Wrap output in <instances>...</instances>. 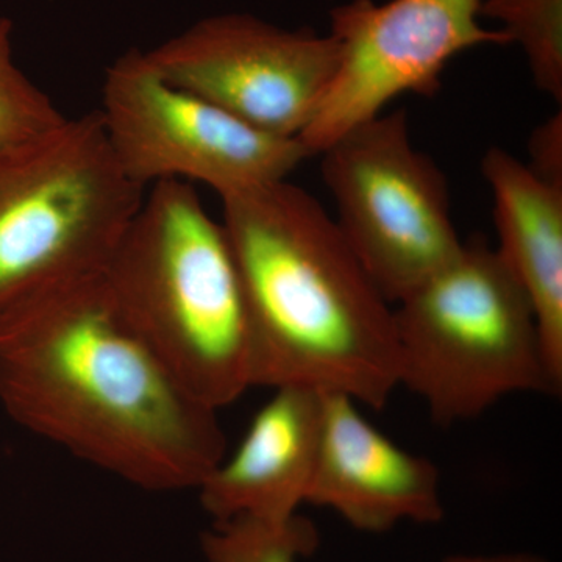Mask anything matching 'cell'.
Listing matches in <instances>:
<instances>
[{
  "instance_id": "obj_1",
  "label": "cell",
  "mask_w": 562,
  "mask_h": 562,
  "mask_svg": "<svg viewBox=\"0 0 562 562\" xmlns=\"http://www.w3.org/2000/svg\"><path fill=\"white\" fill-rule=\"evenodd\" d=\"M0 406L144 491H198L227 454L220 412L144 342L103 273L0 314Z\"/></svg>"
},
{
  "instance_id": "obj_2",
  "label": "cell",
  "mask_w": 562,
  "mask_h": 562,
  "mask_svg": "<svg viewBox=\"0 0 562 562\" xmlns=\"http://www.w3.org/2000/svg\"><path fill=\"white\" fill-rule=\"evenodd\" d=\"M254 330V386L383 409L398 384L394 305L314 195L288 180L221 195Z\"/></svg>"
},
{
  "instance_id": "obj_3",
  "label": "cell",
  "mask_w": 562,
  "mask_h": 562,
  "mask_svg": "<svg viewBox=\"0 0 562 562\" xmlns=\"http://www.w3.org/2000/svg\"><path fill=\"white\" fill-rule=\"evenodd\" d=\"M103 277L128 324L199 401L220 412L255 387L238 262L191 183L146 191Z\"/></svg>"
},
{
  "instance_id": "obj_4",
  "label": "cell",
  "mask_w": 562,
  "mask_h": 562,
  "mask_svg": "<svg viewBox=\"0 0 562 562\" xmlns=\"http://www.w3.org/2000/svg\"><path fill=\"white\" fill-rule=\"evenodd\" d=\"M394 322L398 384L442 427L475 419L508 395L561 391L527 294L480 236L395 303Z\"/></svg>"
},
{
  "instance_id": "obj_5",
  "label": "cell",
  "mask_w": 562,
  "mask_h": 562,
  "mask_svg": "<svg viewBox=\"0 0 562 562\" xmlns=\"http://www.w3.org/2000/svg\"><path fill=\"white\" fill-rule=\"evenodd\" d=\"M144 195L98 110L0 146V314L105 272Z\"/></svg>"
},
{
  "instance_id": "obj_6",
  "label": "cell",
  "mask_w": 562,
  "mask_h": 562,
  "mask_svg": "<svg viewBox=\"0 0 562 562\" xmlns=\"http://www.w3.org/2000/svg\"><path fill=\"white\" fill-rule=\"evenodd\" d=\"M319 155L336 224L391 305L460 254L446 176L414 146L405 110L355 125Z\"/></svg>"
},
{
  "instance_id": "obj_7",
  "label": "cell",
  "mask_w": 562,
  "mask_h": 562,
  "mask_svg": "<svg viewBox=\"0 0 562 562\" xmlns=\"http://www.w3.org/2000/svg\"><path fill=\"white\" fill-rule=\"evenodd\" d=\"M103 133L121 171L143 190L201 181L224 195L286 180L312 155L299 138L257 131L161 77L131 50L106 69Z\"/></svg>"
},
{
  "instance_id": "obj_8",
  "label": "cell",
  "mask_w": 562,
  "mask_h": 562,
  "mask_svg": "<svg viewBox=\"0 0 562 562\" xmlns=\"http://www.w3.org/2000/svg\"><path fill=\"white\" fill-rule=\"evenodd\" d=\"M483 0H351L331 11L338 72L297 136L310 155L372 120L405 92L432 95L453 57L482 44H512L479 24Z\"/></svg>"
},
{
  "instance_id": "obj_9",
  "label": "cell",
  "mask_w": 562,
  "mask_h": 562,
  "mask_svg": "<svg viewBox=\"0 0 562 562\" xmlns=\"http://www.w3.org/2000/svg\"><path fill=\"white\" fill-rule=\"evenodd\" d=\"M144 54L166 80L281 138L308 125L341 60L331 33L288 32L246 14L201 21Z\"/></svg>"
},
{
  "instance_id": "obj_10",
  "label": "cell",
  "mask_w": 562,
  "mask_h": 562,
  "mask_svg": "<svg viewBox=\"0 0 562 562\" xmlns=\"http://www.w3.org/2000/svg\"><path fill=\"white\" fill-rule=\"evenodd\" d=\"M306 503L331 509L366 532L443 519L438 468L392 442L353 398L338 392H324L319 453Z\"/></svg>"
},
{
  "instance_id": "obj_11",
  "label": "cell",
  "mask_w": 562,
  "mask_h": 562,
  "mask_svg": "<svg viewBox=\"0 0 562 562\" xmlns=\"http://www.w3.org/2000/svg\"><path fill=\"white\" fill-rule=\"evenodd\" d=\"M235 452L198 487L213 520L235 516L286 519L308 498L322 432L324 392L276 387Z\"/></svg>"
},
{
  "instance_id": "obj_12",
  "label": "cell",
  "mask_w": 562,
  "mask_h": 562,
  "mask_svg": "<svg viewBox=\"0 0 562 562\" xmlns=\"http://www.w3.org/2000/svg\"><path fill=\"white\" fill-rule=\"evenodd\" d=\"M482 172L494 203L495 250L531 303L562 386V188L539 179L501 147L484 154Z\"/></svg>"
},
{
  "instance_id": "obj_13",
  "label": "cell",
  "mask_w": 562,
  "mask_h": 562,
  "mask_svg": "<svg viewBox=\"0 0 562 562\" xmlns=\"http://www.w3.org/2000/svg\"><path fill=\"white\" fill-rule=\"evenodd\" d=\"M319 542L316 525L299 513L286 519L213 520L201 538L206 562H303L316 553Z\"/></svg>"
},
{
  "instance_id": "obj_14",
  "label": "cell",
  "mask_w": 562,
  "mask_h": 562,
  "mask_svg": "<svg viewBox=\"0 0 562 562\" xmlns=\"http://www.w3.org/2000/svg\"><path fill=\"white\" fill-rule=\"evenodd\" d=\"M480 16L501 21L522 46L538 90L562 102V0H483Z\"/></svg>"
},
{
  "instance_id": "obj_15",
  "label": "cell",
  "mask_w": 562,
  "mask_h": 562,
  "mask_svg": "<svg viewBox=\"0 0 562 562\" xmlns=\"http://www.w3.org/2000/svg\"><path fill=\"white\" fill-rule=\"evenodd\" d=\"M11 32L13 22L0 18V146L36 138L68 117L18 68Z\"/></svg>"
},
{
  "instance_id": "obj_16",
  "label": "cell",
  "mask_w": 562,
  "mask_h": 562,
  "mask_svg": "<svg viewBox=\"0 0 562 562\" xmlns=\"http://www.w3.org/2000/svg\"><path fill=\"white\" fill-rule=\"evenodd\" d=\"M530 168L539 179L562 188V113L535 128L530 136Z\"/></svg>"
},
{
  "instance_id": "obj_17",
  "label": "cell",
  "mask_w": 562,
  "mask_h": 562,
  "mask_svg": "<svg viewBox=\"0 0 562 562\" xmlns=\"http://www.w3.org/2000/svg\"><path fill=\"white\" fill-rule=\"evenodd\" d=\"M442 562H547L530 553L450 554Z\"/></svg>"
}]
</instances>
